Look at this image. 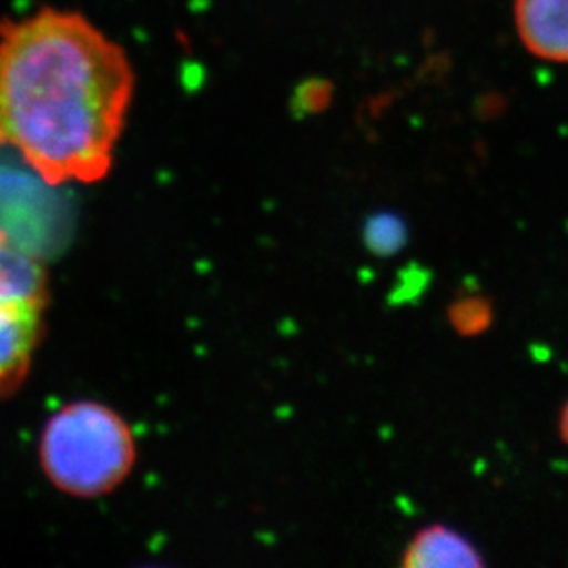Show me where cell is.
I'll list each match as a JSON object with an SVG mask.
<instances>
[{"label": "cell", "instance_id": "6da1fadb", "mask_svg": "<svg viewBox=\"0 0 568 568\" xmlns=\"http://www.w3.org/2000/svg\"><path fill=\"white\" fill-rule=\"evenodd\" d=\"M133 97L128 52L78 11L2 24V140L50 186L108 178Z\"/></svg>", "mask_w": 568, "mask_h": 568}, {"label": "cell", "instance_id": "7a4b0ae2", "mask_svg": "<svg viewBox=\"0 0 568 568\" xmlns=\"http://www.w3.org/2000/svg\"><path fill=\"white\" fill-rule=\"evenodd\" d=\"M136 458L133 433L113 408L97 402L64 405L44 425L39 460L63 494L97 499L119 488Z\"/></svg>", "mask_w": 568, "mask_h": 568}, {"label": "cell", "instance_id": "3957f363", "mask_svg": "<svg viewBox=\"0 0 568 568\" xmlns=\"http://www.w3.org/2000/svg\"><path fill=\"white\" fill-rule=\"evenodd\" d=\"M43 306L0 302V329H2V355H0V381L2 394L10 396L27 379L33 349L43 332L41 313Z\"/></svg>", "mask_w": 568, "mask_h": 568}, {"label": "cell", "instance_id": "277c9868", "mask_svg": "<svg viewBox=\"0 0 568 568\" xmlns=\"http://www.w3.org/2000/svg\"><path fill=\"white\" fill-rule=\"evenodd\" d=\"M515 28L530 54L568 63V0H515Z\"/></svg>", "mask_w": 568, "mask_h": 568}, {"label": "cell", "instance_id": "5b68a950", "mask_svg": "<svg viewBox=\"0 0 568 568\" xmlns=\"http://www.w3.org/2000/svg\"><path fill=\"white\" fill-rule=\"evenodd\" d=\"M403 567H483L484 559L467 537L449 526L433 525L419 530L403 552Z\"/></svg>", "mask_w": 568, "mask_h": 568}, {"label": "cell", "instance_id": "8992f818", "mask_svg": "<svg viewBox=\"0 0 568 568\" xmlns=\"http://www.w3.org/2000/svg\"><path fill=\"white\" fill-rule=\"evenodd\" d=\"M0 302L47 306V274L41 263L27 251L2 240Z\"/></svg>", "mask_w": 568, "mask_h": 568}, {"label": "cell", "instance_id": "52a82bcc", "mask_svg": "<svg viewBox=\"0 0 568 568\" xmlns=\"http://www.w3.org/2000/svg\"><path fill=\"white\" fill-rule=\"evenodd\" d=\"M449 322L453 329L464 337L480 335L494 322V307L484 296H460L450 304Z\"/></svg>", "mask_w": 568, "mask_h": 568}, {"label": "cell", "instance_id": "ba28073f", "mask_svg": "<svg viewBox=\"0 0 568 568\" xmlns=\"http://www.w3.org/2000/svg\"><path fill=\"white\" fill-rule=\"evenodd\" d=\"M559 433H561L565 444L568 445V402L561 410V416H559Z\"/></svg>", "mask_w": 568, "mask_h": 568}]
</instances>
